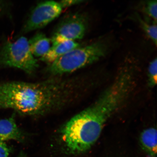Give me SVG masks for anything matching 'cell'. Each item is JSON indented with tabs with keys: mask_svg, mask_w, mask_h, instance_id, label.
<instances>
[{
	"mask_svg": "<svg viewBox=\"0 0 157 157\" xmlns=\"http://www.w3.org/2000/svg\"><path fill=\"white\" fill-rule=\"evenodd\" d=\"M148 82L151 86L156 85L157 79V61L156 58L151 62L148 68Z\"/></svg>",
	"mask_w": 157,
	"mask_h": 157,
	"instance_id": "obj_13",
	"label": "cell"
},
{
	"mask_svg": "<svg viewBox=\"0 0 157 157\" xmlns=\"http://www.w3.org/2000/svg\"><path fill=\"white\" fill-rule=\"evenodd\" d=\"M15 117L13 115L9 118L0 120V140L4 142L12 140L20 142L24 140L25 133L17 127Z\"/></svg>",
	"mask_w": 157,
	"mask_h": 157,
	"instance_id": "obj_7",
	"label": "cell"
},
{
	"mask_svg": "<svg viewBox=\"0 0 157 157\" xmlns=\"http://www.w3.org/2000/svg\"><path fill=\"white\" fill-rule=\"evenodd\" d=\"M143 10L147 15L153 20L154 22L157 23V1L156 0L147 1L144 4Z\"/></svg>",
	"mask_w": 157,
	"mask_h": 157,
	"instance_id": "obj_12",
	"label": "cell"
},
{
	"mask_svg": "<svg viewBox=\"0 0 157 157\" xmlns=\"http://www.w3.org/2000/svg\"><path fill=\"white\" fill-rule=\"evenodd\" d=\"M109 48V43L105 39L78 47L48 64L46 71L51 75L56 76L75 71L104 57Z\"/></svg>",
	"mask_w": 157,
	"mask_h": 157,
	"instance_id": "obj_3",
	"label": "cell"
},
{
	"mask_svg": "<svg viewBox=\"0 0 157 157\" xmlns=\"http://www.w3.org/2000/svg\"><path fill=\"white\" fill-rule=\"evenodd\" d=\"M87 17L83 13L78 12L66 15L54 29L51 43L54 45L65 41L82 39L87 30Z\"/></svg>",
	"mask_w": 157,
	"mask_h": 157,
	"instance_id": "obj_5",
	"label": "cell"
},
{
	"mask_svg": "<svg viewBox=\"0 0 157 157\" xmlns=\"http://www.w3.org/2000/svg\"><path fill=\"white\" fill-rule=\"evenodd\" d=\"M17 157H27L26 155L25 154L24 152H21L19 155V156Z\"/></svg>",
	"mask_w": 157,
	"mask_h": 157,
	"instance_id": "obj_16",
	"label": "cell"
},
{
	"mask_svg": "<svg viewBox=\"0 0 157 157\" xmlns=\"http://www.w3.org/2000/svg\"><path fill=\"white\" fill-rule=\"evenodd\" d=\"M63 9L59 2L46 1L38 3L29 13L22 32L27 33L44 28L58 17Z\"/></svg>",
	"mask_w": 157,
	"mask_h": 157,
	"instance_id": "obj_6",
	"label": "cell"
},
{
	"mask_svg": "<svg viewBox=\"0 0 157 157\" xmlns=\"http://www.w3.org/2000/svg\"><path fill=\"white\" fill-rule=\"evenodd\" d=\"M67 82L54 78L36 83L11 82L0 84V109H11L21 114H44L67 102Z\"/></svg>",
	"mask_w": 157,
	"mask_h": 157,
	"instance_id": "obj_2",
	"label": "cell"
},
{
	"mask_svg": "<svg viewBox=\"0 0 157 157\" xmlns=\"http://www.w3.org/2000/svg\"><path fill=\"white\" fill-rule=\"evenodd\" d=\"M140 142L143 150L150 157H156L157 131L154 128L145 129L141 133Z\"/></svg>",
	"mask_w": 157,
	"mask_h": 157,
	"instance_id": "obj_10",
	"label": "cell"
},
{
	"mask_svg": "<svg viewBox=\"0 0 157 157\" xmlns=\"http://www.w3.org/2000/svg\"><path fill=\"white\" fill-rule=\"evenodd\" d=\"M137 20L140 23L143 30L146 33V35L152 41L156 46L157 38V26L156 23H149L146 22L138 16Z\"/></svg>",
	"mask_w": 157,
	"mask_h": 157,
	"instance_id": "obj_11",
	"label": "cell"
},
{
	"mask_svg": "<svg viewBox=\"0 0 157 157\" xmlns=\"http://www.w3.org/2000/svg\"><path fill=\"white\" fill-rule=\"evenodd\" d=\"M38 67V60L31 52L25 37H20L13 42L6 41L0 46V68H18L31 75Z\"/></svg>",
	"mask_w": 157,
	"mask_h": 157,
	"instance_id": "obj_4",
	"label": "cell"
},
{
	"mask_svg": "<svg viewBox=\"0 0 157 157\" xmlns=\"http://www.w3.org/2000/svg\"><path fill=\"white\" fill-rule=\"evenodd\" d=\"M31 52L35 57H42L51 47V40L44 33H37L28 40Z\"/></svg>",
	"mask_w": 157,
	"mask_h": 157,
	"instance_id": "obj_9",
	"label": "cell"
},
{
	"mask_svg": "<svg viewBox=\"0 0 157 157\" xmlns=\"http://www.w3.org/2000/svg\"><path fill=\"white\" fill-rule=\"evenodd\" d=\"M115 81L89 107L75 116L60 131L65 146L71 154L85 152L95 144L105 124L126 99L132 87L136 66L122 62Z\"/></svg>",
	"mask_w": 157,
	"mask_h": 157,
	"instance_id": "obj_1",
	"label": "cell"
},
{
	"mask_svg": "<svg viewBox=\"0 0 157 157\" xmlns=\"http://www.w3.org/2000/svg\"><path fill=\"white\" fill-rule=\"evenodd\" d=\"M80 47V45L75 41L66 40L58 44L52 45L48 52L40 60L48 64H50L61 56L71 51Z\"/></svg>",
	"mask_w": 157,
	"mask_h": 157,
	"instance_id": "obj_8",
	"label": "cell"
},
{
	"mask_svg": "<svg viewBox=\"0 0 157 157\" xmlns=\"http://www.w3.org/2000/svg\"><path fill=\"white\" fill-rule=\"evenodd\" d=\"M84 2L85 1H79V0L78 1V0H63V1H59V2L63 9H64L71 6L78 4Z\"/></svg>",
	"mask_w": 157,
	"mask_h": 157,
	"instance_id": "obj_15",
	"label": "cell"
},
{
	"mask_svg": "<svg viewBox=\"0 0 157 157\" xmlns=\"http://www.w3.org/2000/svg\"><path fill=\"white\" fill-rule=\"evenodd\" d=\"M9 148L4 142L0 140V157H9Z\"/></svg>",
	"mask_w": 157,
	"mask_h": 157,
	"instance_id": "obj_14",
	"label": "cell"
}]
</instances>
